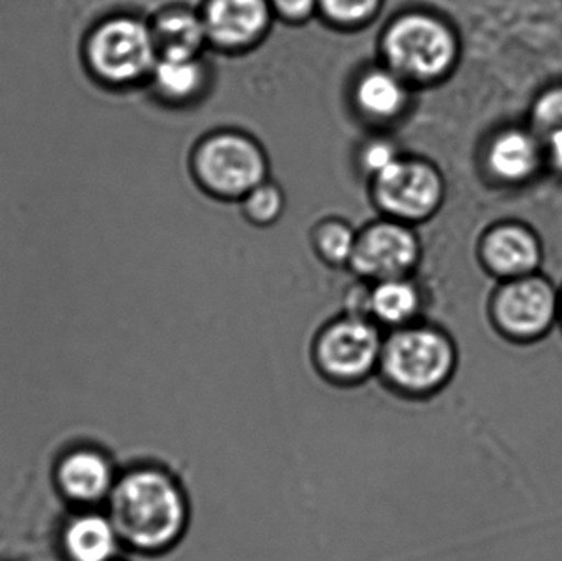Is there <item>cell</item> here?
<instances>
[{"label": "cell", "instance_id": "19", "mask_svg": "<svg viewBox=\"0 0 562 561\" xmlns=\"http://www.w3.org/2000/svg\"><path fill=\"white\" fill-rule=\"evenodd\" d=\"M356 246L357 237L340 223L326 224L317 234V247L330 262L340 263L352 259Z\"/></svg>", "mask_w": 562, "mask_h": 561}, {"label": "cell", "instance_id": "17", "mask_svg": "<svg viewBox=\"0 0 562 561\" xmlns=\"http://www.w3.org/2000/svg\"><path fill=\"white\" fill-rule=\"evenodd\" d=\"M538 147L530 135L508 132L502 135L491 152V165L495 173L508 180H520L537 168Z\"/></svg>", "mask_w": 562, "mask_h": 561}, {"label": "cell", "instance_id": "23", "mask_svg": "<svg viewBox=\"0 0 562 561\" xmlns=\"http://www.w3.org/2000/svg\"><path fill=\"white\" fill-rule=\"evenodd\" d=\"M398 160L400 157L396 155L395 148L386 142H372L362 154L363 168L370 171L373 177H379L380 173H383L386 168L392 167Z\"/></svg>", "mask_w": 562, "mask_h": 561}, {"label": "cell", "instance_id": "7", "mask_svg": "<svg viewBox=\"0 0 562 561\" xmlns=\"http://www.w3.org/2000/svg\"><path fill=\"white\" fill-rule=\"evenodd\" d=\"M196 167L207 188L221 194L239 197L263 183L267 173L262 150L249 138L223 134L204 142Z\"/></svg>", "mask_w": 562, "mask_h": 561}, {"label": "cell", "instance_id": "12", "mask_svg": "<svg viewBox=\"0 0 562 561\" xmlns=\"http://www.w3.org/2000/svg\"><path fill=\"white\" fill-rule=\"evenodd\" d=\"M270 9L269 0H207L203 15L207 38L226 48L249 45L269 25Z\"/></svg>", "mask_w": 562, "mask_h": 561}, {"label": "cell", "instance_id": "15", "mask_svg": "<svg viewBox=\"0 0 562 561\" xmlns=\"http://www.w3.org/2000/svg\"><path fill=\"white\" fill-rule=\"evenodd\" d=\"M356 96L366 114L386 119L402 111L406 101V88L396 72L376 69L360 79Z\"/></svg>", "mask_w": 562, "mask_h": 561}, {"label": "cell", "instance_id": "18", "mask_svg": "<svg viewBox=\"0 0 562 561\" xmlns=\"http://www.w3.org/2000/svg\"><path fill=\"white\" fill-rule=\"evenodd\" d=\"M150 75L164 94L187 98L200 88L203 69L194 56L158 55Z\"/></svg>", "mask_w": 562, "mask_h": 561}, {"label": "cell", "instance_id": "24", "mask_svg": "<svg viewBox=\"0 0 562 561\" xmlns=\"http://www.w3.org/2000/svg\"><path fill=\"white\" fill-rule=\"evenodd\" d=\"M270 7L276 9L286 20H304L319 7V0H269Z\"/></svg>", "mask_w": 562, "mask_h": 561}, {"label": "cell", "instance_id": "21", "mask_svg": "<svg viewBox=\"0 0 562 561\" xmlns=\"http://www.w3.org/2000/svg\"><path fill=\"white\" fill-rule=\"evenodd\" d=\"M382 0H319L327 19L337 23H360L369 20Z\"/></svg>", "mask_w": 562, "mask_h": 561}, {"label": "cell", "instance_id": "3", "mask_svg": "<svg viewBox=\"0 0 562 561\" xmlns=\"http://www.w3.org/2000/svg\"><path fill=\"white\" fill-rule=\"evenodd\" d=\"M157 61L151 26L134 15L105 16L86 33L82 63L104 86L122 88L150 75Z\"/></svg>", "mask_w": 562, "mask_h": 561}, {"label": "cell", "instance_id": "8", "mask_svg": "<svg viewBox=\"0 0 562 561\" xmlns=\"http://www.w3.org/2000/svg\"><path fill=\"white\" fill-rule=\"evenodd\" d=\"M441 178L435 168L400 158L375 177V197L380 206L402 220H423L441 200Z\"/></svg>", "mask_w": 562, "mask_h": 561}, {"label": "cell", "instance_id": "26", "mask_svg": "<svg viewBox=\"0 0 562 561\" xmlns=\"http://www.w3.org/2000/svg\"><path fill=\"white\" fill-rule=\"evenodd\" d=\"M119 561H121V560H119Z\"/></svg>", "mask_w": 562, "mask_h": 561}, {"label": "cell", "instance_id": "13", "mask_svg": "<svg viewBox=\"0 0 562 561\" xmlns=\"http://www.w3.org/2000/svg\"><path fill=\"white\" fill-rule=\"evenodd\" d=\"M158 55L194 56L207 38L203 16L188 10H168L151 26Z\"/></svg>", "mask_w": 562, "mask_h": 561}, {"label": "cell", "instance_id": "20", "mask_svg": "<svg viewBox=\"0 0 562 561\" xmlns=\"http://www.w3.org/2000/svg\"><path fill=\"white\" fill-rule=\"evenodd\" d=\"M283 210V197L273 184L262 183L246 194V213L257 223L277 220Z\"/></svg>", "mask_w": 562, "mask_h": 561}, {"label": "cell", "instance_id": "10", "mask_svg": "<svg viewBox=\"0 0 562 561\" xmlns=\"http://www.w3.org/2000/svg\"><path fill=\"white\" fill-rule=\"evenodd\" d=\"M418 259L415 234L396 223H379L357 237L353 269L379 282L402 279Z\"/></svg>", "mask_w": 562, "mask_h": 561}, {"label": "cell", "instance_id": "9", "mask_svg": "<svg viewBox=\"0 0 562 561\" xmlns=\"http://www.w3.org/2000/svg\"><path fill=\"white\" fill-rule=\"evenodd\" d=\"M557 299L541 280H525L507 287L495 303V322L515 341H535L553 325Z\"/></svg>", "mask_w": 562, "mask_h": 561}, {"label": "cell", "instance_id": "25", "mask_svg": "<svg viewBox=\"0 0 562 561\" xmlns=\"http://www.w3.org/2000/svg\"><path fill=\"white\" fill-rule=\"evenodd\" d=\"M550 147L554 161H557L558 167L562 168V128L561 131L551 132Z\"/></svg>", "mask_w": 562, "mask_h": 561}, {"label": "cell", "instance_id": "5", "mask_svg": "<svg viewBox=\"0 0 562 561\" xmlns=\"http://www.w3.org/2000/svg\"><path fill=\"white\" fill-rule=\"evenodd\" d=\"M383 52L396 75L425 79L451 66L456 42L448 26L435 16L408 13L390 25Z\"/></svg>", "mask_w": 562, "mask_h": 561}, {"label": "cell", "instance_id": "2", "mask_svg": "<svg viewBox=\"0 0 562 561\" xmlns=\"http://www.w3.org/2000/svg\"><path fill=\"white\" fill-rule=\"evenodd\" d=\"M458 369V351L445 333L428 326H403L383 339L379 374L390 391L426 399L448 388Z\"/></svg>", "mask_w": 562, "mask_h": 561}, {"label": "cell", "instance_id": "1", "mask_svg": "<svg viewBox=\"0 0 562 561\" xmlns=\"http://www.w3.org/2000/svg\"><path fill=\"white\" fill-rule=\"evenodd\" d=\"M122 546L144 557L164 556L178 546L190 526V500L173 471L138 463L119 471L105 504Z\"/></svg>", "mask_w": 562, "mask_h": 561}, {"label": "cell", "instance_id": "22", "mask_svg": "<svg viewBox=\"0 0 562 561\" xmlns=\"http://www.w3.org/2000/svg\"><path fill=\"white\" fill-rule=\"evenodd\" d=\"M535 121L538 127L547 132L561 131L562 128V89L551 91L537 104Z\"/></svg>", "mask_w": 562, "mask_h": 561}, {"label": "cell", "instance_id": "6", "mask_svg": "<svg viewBox=\"0 0 562 561\" xmlns=\"http://www.w3.org/2000/svg\"><path fill=\"white\" fill-rule=\"evenodd\" d=\"M117 476L108 451L94 445L66 448L52 471L56 494L75 510L104 509Z\"/></svg>", "mask_w": 562, "mask_h": 561}, {"label": "cell", "instance_id": "11", "mask_svg": "<svg viewBox=\"0 0 562 561\" xmlns=\"http://www.w3.org/2000/svg\"><path fill=\"white\" fill-rule=\"evenodd\" d=\"M59 550L66 561H119L121 537L105 510H75L63 524Z\"/></svg>", "mask_w": 562, "mask_h": 561}, {"label": "cell", "instance_id": "14", "mask_svg": "<svg viewBox=\"0 0 562 561\" xmlns=\"http://www.w3.org/2000/svg\"><path fill=\"white\" fill-rule=\"evenodd\" d=\"M418 308V292L412 283L402 279L382 280L369 293V315L396 329L408 326Z\"/></svg>", "mask_w": 562, "mask_h": 561}, {"label": "cell", "instance_id": "4", "mask_svg": "<svg viewBox=\"0 0 562 561\" xmlns=\"http://www.w3.org/2000/svg\"><path fill=\"white\" fill-rule=\"evenodd\" d=\"M383 339L379 329L362 316L330 323L317 336L314 364L326 381L357 385L379 371Z\"/></svg>", "mask_w": 562, "mask_h": 561}, {"label": "cell", "instance_id": "16", "mask_svg": "<svg viewBox=\"0 0 562 561\" xmlns=\"http://www.w3.org/2000/svg\"><path fill=\"white\" fill-rule=\"evenodd\" d=\"M487 257L501 272H527L537 266L538 247L530 234L515 227H505L492 234L488 239Z\"/></svg>", "mask_w": 562, "mask_h": 561}]
</instances>
